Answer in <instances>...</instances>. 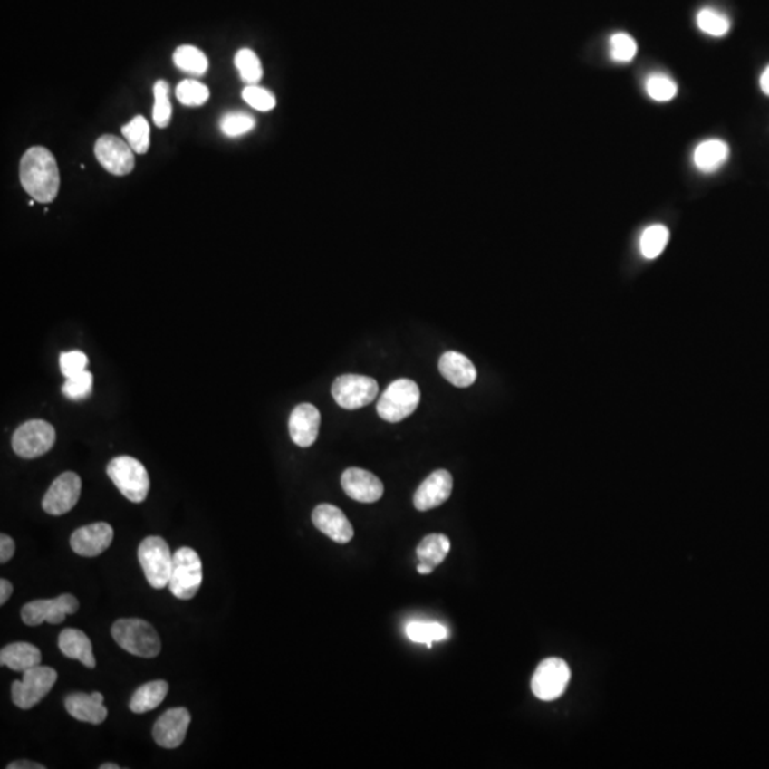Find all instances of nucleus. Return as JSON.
I'll use <instances>...</instances> for the list:
<instances>
[{"mask_svg":"<svg viewBox=\"0 0 769 769\" xmlns=\"http://www.w3.org/2000/svg\"><path fill=\"white\" fill-rule=\"evenodd\" d=\"M153 91L154 97H156L153 109L154 124L164 129L170 124L171 113H173V107H171L170 99H168L170 86L166 81H159L154 84Z\"/></svg>","mask_w":769,"mask_h":769,"instance_id":"obj_34","label":"nucleus"},{"mask_svg":"<svg viewBox=\"0 0 769 769\" xmlns=\"http://www.w3.org/2000/svg\"><path fill=\"white\" fill-rule=\"evenodd\" d=\"M41 649L31 643H14L0 651V664L7 668L24 673L26 669L41 666Z\"/></svg>","mask_w":769,"mask_h":769,"instance_id":"obj_23","label":"nucleus"},{"mask_svg":"<svg viewBox=\"0 0 769 769\" xmlns=\"http://www.w3.org/2000/svg\"><path fill=\"white\" fill-rule=\"evenodd\" d=\"M16 552V544L7 534L0 536V563H7Z\"/></svg>","mask_w":769,"mask_h":769,"instance_id":"obj_41","label":"nucleus"},{"mask_svg":"<svg viewBox=\"0 0 769 769\" xmlns=\"http://www.w3.org/2000/svg\"><path fill=\"white\" fill-rule=\"evenodd\" d=\"M79 610V600L72 594H62L56 599L34 600L24 604L22 620L26 626L36 627L43 623L61 624L69 614Z\"/></svg>","mask_w":769,"mask_h":769,"instance_id":"obj_11","label":"nucleus"},{"mask_svg":"<svg viewBox=\"0 0 769 769\" xmlns=\"http://www.w3.org/2000/svg\"><path fill=\"white\" fill-rule=\"evenodd\" d=\"M637 54V43L627 34H616L610 39V57L619 63H629Z\"/></svg>","mask_w":769,"mask_h":769,"instance_id":"obj_37","label":"nucleus"},{"mask_svg":"<svg viewBox=\"0 0 769 769\" xmlns=\"http://www.w3.org/2000/svg\"><path fill=\"white\" fill-rule=\"evenodd\" d=\"M449 550L450 542L445 534H429L418 546L417 556L419 563L435 569L445 562Z\"/></svg>","mask_w":769,"mask_h":769,"instance_id":"obj_26","label":"nucleus"},{"mask_svg":"<svg viewBox=\"0 0 769 769\" xmlns=\"http://www.w3.org/2000/svg\"><path fill=\"white\" fill-rule=\"evenodd\" d=\"M442 377L457 388H467L476 382L477 370L469 358L457 351H447L439 360Z\"/></svg>","mask_w":769,"mask_h":769,"instance_id":"obj_21","label":"nucleus"},{"mask_svg":"<svg viewBox=\"0 0 769 769\" xmlns=\"http://www.w3.org/2000/svg\"><path fill=\"white\" fill-rule=\"evenodd\" d=\"M452 490V475L445 469L435 470L418 487L413 496V505L419 512H428L447 502Z\"/></svg>","mask_w":769,"mask_h":769,"instance_id":"obj_16","label":"nucleus"},{"mask_svg":"<svg viewBox=\"0 0 769 769\" xmlns=\"http://www.w3.org/2000/svg\"><path fill=\"white\" fill-rule=\"evenodd\" d=\"M12 593H14V586H12L11 582L5 579L0 580V604L2 606L6 603L7 600L11 599Z\"/></svg>","mask_w":769,"mask_h":769,"instance_id":"obj_42","label":"nucleus"},{"mask_svg":"<svg viewBox=\"0 0 769 769\" xmlns=\"http://www.w3.org/2000/svg\"><path fill=\"white\" fill-rule=\"evenodd\" d=\"M203 583V563L196 550L181 547L173 554L170 589L173 596L180 600H190L198 593Z\"/></svg>","mask_w":769,"mask_h":769,"instance_id":"obj_5","label":"nucleus"},{"mask_svg":"<svg viewBox=\"0 0 769 769\" xmlns=\"http://www.w3.org/2000/svg\"><path fill=\"white\" fill-rule=\"evenodd\" d=\"M94 156L104 170L113 176H127L134 170L133 149L111 134H104L94 144Z\"/></svg>","mask_w":769,"mask_h":769,"instance_id":"obj_12","label":"nucleus"},{"mask_svg":"<svg viewBox=\"0 0 769 769\" xmlns=\"http://www.w3.org/2000/svg\"><path fill=\"white\" fill-rule=\"evenodd\" d=\"M234 63L240 72L241 79L248 86H255L263 79V66L260 57L251 49H241L234 57Z\"/></svg>","mask_w":769,"mask_h":769,"instance_id":"obj_30","label":"nucleus"},{"mask_svg":"<svg viewBox=\"0 0 769 769\" xmlns=\"http://www.w3.org/2000/svg\"><path fill=\"white\" fill-rule=\"evenodd\" d=\"M407 634L415 643L427 644L428 647H432L433 641H442L447 639V627L439 623H422V621H415L407 626Z\"/></svg>","mask_w":769,"mask_h":769,"instance_id":"obj_32","label":"nucleus"},{"mask_svg":"<svg viewBox=\"0 0 769 769\" xmlns=\"http://www.w3.org/2000/svg\"><path fill=\"white\" fill-rule=\"evenodd\" d=\"M107 475L126 499L133 503L146 500L150 476L143 463L131 457H117L107 465Z\"/></svg>","mask_w":769,"mask_h":769,"instance_id":"obj_3","label":"nucleus"},{"mask_svg":"<svg viewBox=\"0 0 769 769\" xmlns=\"http://www.w3.org/2000/svg\"><path fill=\"white\" fill-rule=\"evenodd\" d=\"M87 365L89 358L82 351H71L61 355V370L66 380L87 370Z\"/></svg>","mask_w":769,"mask_h":769,"instance_id":"obj_40","label":"nucleus"},{"mask_svg":"<svg viewBox=\"0 0 769 769\" xmlns=\"http://www.w3.org/2000/svg\"><path fill=\"white\" fill-rule=\"evenodd\" d=\"M341 485L351 499L360 503H375L383 496V483L373 473L360 467H350L342 473Z\"/></svg>","mask_w":769,"mask_h":769,"instance_id":"obj_17","label":"nucleus"},{"mask_svg":"<svg viewBox=\"0 0 769 769\" xmlns=\"http://www.w3.org/2000/svg\"><path fill=\"white\" fill-rule=\"evenodd\" d=\"M759 84H761V91L769 96V66L766 67L764 73L761 74V79H759Z\"/></svg>","mask_w":769,"mask_h":769,"instance_id":"obj_44","label":"nucleus"},{"mask_svg":"<svg viewBox=\"0 0 769 769\" xmlns=\"http://www.w3.org/2000/svg\"><path fill=\"white\" fill-rule=\"evenodd\" d=\"M56 432L46 420L34 419L24 422L17 428L12 439V447L17 457L24 459H34L43 457L53 447Z\"/></svg>","mask_w":769,"mask_h":769,"instance_id":"obj_8","label":"nucleus"},{"mask_svg":"<svg viewBox=\"0 0 769 769\" xmlns=\"http://www.w3.org/2000/svg\"><path fill=\"white\" fill-rule=\"evenodd\" d=\"M64 706H66L67 713L82 723L99 726L107 718L104 697L101 693L71 694L64 701Z\"/></svg>","mask_w":769,"mask_h":769,"instance_id":"obj_20","label":"nucleus"},{"mask_svg":"<svg viewBox=\"0 0 769 769\" xmlns=\"http://www.w3.org/2000/svg\"><path fill=\"white\" fill-rule=\"evenodd\" d=\"M176 96L184 106H203L210 99V91L206 84L197 81H183L176 89Z\"/></svg>","mask_w":769,"mask_h":769,"instance_id":"obj_35","label":"nucleus"},{"mask_svg":"<svg viewBox=\"0 0 769 769\" xmlns=\"http://www.w3.org/2000/svg\"><path fill=\"white\" fill-rule=\"evenodd\" d=\"M82 479L74 472H66L57 477L44 495V512L52 516H62L71 512L81 497Z\"/></svg>","mask_w":769,"mask_h":769,"instance_id":"obj_13","label":"nucleus"},{"mask_svg":"<svg viewBox=\"0 0 769 769\" xmlns=\"http://www.w3.org/2000/svg\"><path fill=\"white\" fill-rule=\"evenodd\" d=\"M380 387L373 378L347 373L337 378L332 385V397L343 409H360L378 397Z\"/></svg>","mask_w":769,"mask_h":769,"instance_id":"obj_9","label":"nucleus"},{"mask_svg":"<svg viewBox=\"0 0 769 769\" xmlns=\"http://www.w3.org/2000/svg\"><path fill=\"white\" fill-rule=\"evenodd\" d=\"M697 24L699 31L714 37L726 36L731 27V22L726 14L713 9V7H704L697 14Z\"/></svg>","mask_w":769,"mask_h":769,"instance_id":"obj_31","label":"nucleus"},{"mask_svg":"<svg viewBox=\"0 0 769 769\" xmlns=\"http://www.w3.org/2000/svg\"><path fill=\"white\" fill-rule=\"evenodd\" d=\"M46 766L42 764L32 763V761H16L7 765V769H44Z\"/></svg>","mask_w":769,"mask_h":769,"instance_id":"obj_43","label":"nucleus"},{"mask_svg":"<svg viewBox=\"0 0 769 769\" xmlns=\"http://www.w3.org/2000/svg\"><path fill=\"white\" fill-rule=\"evenodd\" d=\"M168 693V684L163 679L144 684L131 697L130 709L136 714L149 713L163 703Z\"/></svg>","mask_w":769,"mask_h":769,"instance_id":"obj_25","label":"nucleus"},{"mask_svg":"<svg viewBox=\"0 0 769 769\" xmlns=\"http://www.w3.org/2000/svg\"><path fill=\"white\" fill-rule=\"evenodd\" d=\"M255 119L245 111H228L220 120V129L226 137H240L255 127Z\"/></svg>","mask_w":769,"mask_h":769,"instance_id":"obj_33","label":"nucleus"},{"mask_svg":"<svg viewBox=\"0 0 769 769\" xmlns=\"http://www.w3.org/2000/svg\"><path fill=\"white\" fill-rule=\"evenodd\" d=\"M121 133L134 153L146 154L150 149V126L143 116L134 117L130 123L123 126Z\"/></svg>","mask_w":769,"mask_h":769,"instance_id":"obj_28","label":"nucleus"},{"mask_svg":"<svg viewBox=\"0 0 769 769\" xmlns=\"http://www.w3.org/2000/svg\"><path fill=\"white\" fill-rule=\"evenodd\" d=\"M21 183L29 196L39 203H52L61 188V173L56 159L44 147L34 146L21 160Z\"/></svg>","mask_w":769,"mask_h":769,"instance_id":"obj_1","label":"nucleus"},{"mask_svg":"<svg viewBox=\"0 0 769 769\" xmlns=\"http://www.w3.org/2000/svg\"><path fill=\"white\" fill-rule=\"evenodd\" d=\"M59 649L67 658L77 659L87 668L96 667L91 639L81 630H63L59 636Z\"/></svg>","mask_w":769,"mask_h":769,"instance_id":"obj_22","label":"nucleus"},{"mask_svg":"<svg viewBox=\"0 0 769 769\" xmlns=\"http://www.w3.org/2000/svg\"><path fill=\"white\" fill-rule=\"evenodd\" d=\"M312 524L335 543H350L353 537V527L342 510L323 503L312 512Z\"/></svg>","mask_w":769,"mask_h":769,"instance_id":"obj_18","label":"nucleus"},{"mask_svg":"<svg viewBox=\"0 0 769 769\" xmlns=\"http://www.w3.org/2000/svg\"><path fill=\"white\" fill-rule=\"evenodd\" d=\"M56 681V669L51 667L36 666L26 669L22 681H14L12 686L14 706L21 709L34 708L51 693Z\"/></svg>","mask_w":769,"mask_h":769,"instance_id":"obj_7","label":"nucleus"},{"mask_svg":"<svg viewBox=\"0 0 769 769\" xmlns=\"http://www.w3.org/2000/svg\"><path fill=\"white\" fill-rule=\"evenodd\" d=\"M729 159V147L726 141L711 140L703 141L694 150L693 160L701 173L711 174L718 171Z\"/></svg>","mask_w":769,"mask_h":769,"instance_id":"obj_24","label":"nucleus"},{"mask_svg":"<svg viewBox=\"0 0 769 769\" xmlns=\"http://www.w3.org/2000/svg\"><path fill=\"white\" fill-rule=\"evenodd\" d=\"M290 437L301 447H312L321 427V413L311 403H301L290 417Z\"/></svg>","mask_w":769,"mask_h":769,"instance_id":"obj_19","label":"nucleus"},{"mask_svg":"<svg viewBox=\"0 0 769 769\" xmlns=\"http://www.w3.org/2000/svg\"><path fill=\"white\" fill-rule=\"evenodd\" d=\"M101 769H120V765H117V764H103V765H101Z\"/></svg>","mask_w":769,"mask_h":769,"instance_id":"obj_46","label":"nucleus"},{"mask_svg":"<svg viewBox=\"0 0 769 769\" xmlns=\"http://www.w3.org/2000/svg\"><path fill=\"white\" fill-rule=\"evenodd\" d=\"M433 572V567L428 566V564L419 563L418 564V573L419 574H430Z\"/></svg>","mask_w":769,"mask_h":769,"instance_id":"obj_45","label":"nucleus"},{"mask_svg":"<svg viewBox=\"0 0 769 769\" xmlns=\"http://www.w3.org/2000/svg\"><path fill=\"white\" fill-rule=\"evenodd\" d=\"M173 62L180 71L194 76H203L208 71V59L206 54L190 44L177 47L173 54Z\"/></svg>","mask_w":769,"mask_h":769,"instance_id":"obj_27","label":"nucleus"},{"mask_svg":"<svg viewBox=\"0 0 769 769\" xmlns=\"http://www.w3.org/2000/svg\"><path fill=\"white\" fill-rule=\"evenodd\" d=\"M243 99L248 106L258 111H273L277 101L268 89L260 86H246L243 91Z\"/></svg>","mask_w":769,"mask_h":769,"instance_id":"obj_39","label":"nucleus"},{"mask_svg":"<svg viewBox=\"0 0 769 769\" xmlns=\"http://www.w3.org/2000/svg\"><path fill=\"white\" fill-rule=\"evenodd\" d=\"M139 562L151 587L161 590L168 586L173 569V554L166 540L159 536L146 537L139 547Z\"/></svg>","mask_w":769,"mask_h":769,"instance_id":"obj_6","label":"nucleus"},{"mask_svg":"<svg viewBox=\"0 0 769 769\" xmlns=\"http://www.w3.org/2000/svg\"><path fill=\"white\" fill-rule=\"evenodd\" d=\"M93 389V375L89 370L79 373L76 377L67 378L63 385V393L72 400L86 399Z\"/></svg>","mask_w":769,"mask_h":769,"instance_id":"obj_38","label":"nucleus"},{"mask_svg":"<svg viewBox=\"0 0 769 769\" xmlns=\"http://www.w3.org/2000/svg\"><path fill=\"white\" fill-rule=\"evenodd\" d=\"M113 536V527L109 524H87L72 534L71 546L79 556L96 557L111 547Z\"/></svg>","mask_w":769,"mask_h":769,"instance_id":"obj_15","label":"nucleus"},{"mask_svg":"<svg viewBox=\"0 0 769 769\" xmlns=\"http://www.w3.org/2000/svg\"><path fill=\"white\" fill-rule=\"evenodd\" d=\"M111 636L121 649L133 656L154 658L161 651L156 629L141 619H120L111 627Z\"/></svg>","mask_w":769,"mask_h":769,"instance_id":"obj_2","label":"nucleus"},{"mask_svg":"<svg viewBox=\"0 0 769 769\" xmlns=\"http://www.w3.org/2000/svg\"><path fill=\"white\" fill-rule=\"evenodd\" d=\"M646 91L653 101H673L677 94V84L673 79L664 74H653L646 82Z\"/></svg>","mask_w":769,"mask_h":769,"instance_id":"obj_36","label":"nucleus"},{"mask_svg":"<svg viewBox=\"0 0 769 769\" xmlns=\"http://www.w3.org/2000/svg\"><path fill=\"white\" fill-rule=\"evenodd\" d=\"M191 716L183 707L168 709L153 726V736L159 745L173 749L180 746L190 726Z\"/></svg>","mask_w":769,"mask_h":769,"instance_id":"obj_14","label":"nucleus"},{"mask_svg":"<svg viewBox=\"0 0 769 769\" xmlns=\"http://www.w3.org/2000/svg\"><path fill=\"white\" fill-rule=\"evenodd\" d=\"M668 238L669 231L664 226L656 224V226L646 228L643 236H641V240H639V250H641L644 258L654 260V258L659 256V254L663 253L664 248H666Z\"/></svg>","mask_w":769,"mask_h":769,"instance_id":"obj_29","label":"nucleus"},{"mask_svg":"<svg viewBox=\"0 0 769 769\" xmlns=\"http://www.w3.org/2000/svg\"><path fill=\"white\" fill-rule=\"evenodd\" d=\"M572 673L562 658H546L539 664L532 678V691L542 701L560 698L569 686Z\"/></svg>","mask_w":769,"mask_h":769,"instance_id":"obj_10","label":"nucleus"},{"mask_svg":"<svg viewBox=\"0 0 769 769\" xmlns=\"http://www.w3.org/2000/svg\"><path fill=\"white\" fill-rule=\"evenodd\" d=\"M420 389L417 382L402 378L390 383L378 400L380 419L398 423L407 419L419 407Z\"/></svg>","mask_w":769,"mask_h":769,"instance_id":"obj_4","label":"nucleus"}]
</instances>
